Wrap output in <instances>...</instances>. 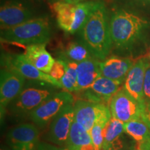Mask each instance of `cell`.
Returning a JSON list of instances; mask_svg holds the SVG:
<instances>
[{
	"instance_id": "cell-16",
	"label": "cell",
	"mask_w": 150,
	"mask_h": 150,
	"mask_svg": "<svg viewBox=\"0 0 150 150\" xmlns=\"http://www.w3.org/2000/svg\"><path fill=\"white\" fill-rule=\"evenodd\" d=\"M135 62L130 58L118 56H108L99 63L101 76L125 82Z\"/></svg>"
},
{
	"instance_id": "cell-2",
	"label": "cell",
	"mask_w": 150,
	"mask_h": 150,
	"mask_svg": "<svg viewBox=\"0 0 150 150\" xmlns=\"http://www.w3.org/2000/svg\"><path fill=\"white\" fill-rule=\"evenodd\" d=\"M81 39L96 59L102 61L112 51L110 17L106 6L98 1L80 30Z\"/></svg>"
},
{
	"instance_id": "cell-30",
	"label": "cell",
	"mask_w": 150,
	"mask_h": 150,
	"mask_svg": "<svg viewBox=\"0 0 150 150\" xmlns=\"http://www.w3.org/2000/svg\"><path fill=\"white\" fill-rule=\"evenodd\" d=\"M131 4H134L135 6H148L150 5V0H127Z\"/></svg>"
},
{
	"instance_id": "cell-18",
	"label": "cell",
	"mask_w": 150,
	"mask_h": 150,
	"mask_svg": "<svg viewBox=\"0 0 150 150\" xmlns=\"http://www.w3.org/2000/svg\"><path fill=\"white\" fill-rule=\"evenodd\" d=\"M24 56L27 61L39 70L50 74L55 59L46 50V44H38L26 47Z\"/></svg>"
},
{
	"instance_id": "cell-9",
	"label": "cell",
	"mask_w": 150,
	"mask_h": 150,
	"mask_svg": "<svg viewBox=\"0 0 150 150\" xmlns=\"http://www.w3.org/2000/svg\"><path fill=\"white\" fill-rule=\"evenodd\" d=\"M39 136V130L35 125L23 123L8 131L6 142L11 150H37Z\"/></svg>"
},
{
	"instance_id": "cell-12",
	"label": "cell",
	"mask_w": 150,
	"mask_h": 150,
	"mask_svg": "<svg viewBox=\"0 0 150 150\" xmlns=\"http://www.w3.org/2000/svg\"><path fill=\"white\" fill-rule=\"evenodd\" d=\"M52 95L47 89L35 88L24 89L9 104V111L18 117L29 115L33 110Z\"/></svg>"
},
{
	"instance_id": "cell-31",
	"label": "cell",
	"mask_w": 150,
	"mask_h": 150,
	"mask_svg": "<svg viewBox=\"0 0 150 150\" xmlns=\"http://www.w3.org/2000/svg\"><path fill=\"white\" fill-rule=\"evenodd\" d=\"M61 1H65V2H67V3L76 4V3L83 2V1H86V0H61Z\"/></svg>"
},
{
	"instance_id": "cell-29",
	"label": "cell",
	"mask_w": 150,
	"mask_h": 150,
	"mask_svg": "<svg viewBox=\"0 0 150 150\" xmlns=\"http://www.w3.org/2000/svg\"><path fill=\"white\" fill-rule=\"evenodd\" d=\"M142 119L147 124L148 127L150 129V104L145 105Z\"/></svg>"
},
{
	"instance_id": "cell-15",
	"label": "cell",
	"mask_w": 150,
	"mask_h": 150,
	"mask_svg": "<svg viewBox=\"0 0 150 150\" xmlns=\"http://www.w3.org/2000/svg\"><path fill=\"white\" fill-rule=\"evenodd\" d=\"M149 62V58L147 57L140 58L135 62L125 79L123 86L131 96L144 106H145L143 93L144 79L146 68Z\"/></svg>"
},
{
	"instance_id": "cell-10",
	"label": "cell",
	"mask_w": 150,
	"mask_h": 150,
	"mask_svg": "<svg viewBox=\"0 0 150 150\" xmlns=\"http://www.w3.org/2000/svg\"><path fill=\"white\" fill-rule=\"evenodd\" d=\"M74 120L82 125L88 131L102 118L111 117L108 105L77 99L74 104Z\"/></svg>"
},
{
	"instance_id": "cell-22",
	"label": "cell",
	"mask_w": 150,
	"mask_h": 150,
	"mask_svg": "<svg viewBox=\"0 0 150 150\" xmlns=\"http://www.w3.org/2000/svg\"><path fill=\"white\" fill-rule=\"evenodd\" d=\"M125 123L123 122L111 117L104 128L102 150L106 149L110 143L125 133Z\"/></svg>"
},
{
	"instance_id": "cell-8",
	"label": "cell",
	"mask_w": 150,
	"mask_h": 150,
	"mask_svg": "<svg viewBox=\"0 0 150 150\" xmlns=\"http://www.w3.org/2000/svg\"><path fill=\"white\" fill-rule=\"evenodd\" d=\"M25 78L18 73L1 67L0 73V116L1 121L11 104L23 91Z\"/></svg>"
},
{
	"instance_id": "cell-28",
	"label": "cell",
	"mask_w": 150,
	"mask_h": 150,
	"mask_svg": "<svg viewBox=\"0 0 150 150\" xmlns=\"http://www.w3.org/2000/svg\"><path fill=\"white\" fill-rule=\"evenodd\" d=\"M37 150H70L66 147H60V146L47 143V142H40Z\"/></svg>"
},
{
	"instance_id": "cell-4",
	"label": "cell",
	"mask_w": 150,
	"mask_h": 150,
	"mask_svg": "<svg viewBox=\"0 0 150 150\" xmlns=\"http://www.w3.org/2000/svg\"><path fill=\"white\" fill-rule=\"evenodd\" d=\"M97 2L86 1L72 4L58 1L52 4L51 8L59 27L65 32L72 34L81 29Z\"/></svg>"
},
{
	"instance_id": "cell-34",
	"label": "cell",
	"mask_w": 150,
	"mask_h": 150,
	"mask_svg": "<svg viewBox=\"0 0 150 150\" xmlns=\"http://www.w3.org/2000/svg\"><path fill=\"white\" fill-rule=\"evenodd\" d=\"M135 150H140V149H137V148H136V149H135Z\"/></svg>"
},
{
	"instance_id": "cell-11",
	"label": "cell",
	"mask_w": 150,
	"mask_h": 150,
	"mask_svg": "<svg viewBox=\"0 0 150 150\" xmlns=\"http://www.w3.org/2000/svg\"><path fill=\"white\" fill-rule=\"evenodd\" d=\"M74 104L65 106L50 122L47 140L55 145L65 147L71 127L74 121Z\"/></svg>"
},
{
	"instance_id": "cell-20",
	"label": "cell",
	"mask_w": 150,
	"mask_h": 150,
	"mask_svg": "<svg viewBox=\"0 0 150 150\" xmlns=\"http://www.w3.org/2000/svg\"><path fill=\"white\" fill-rule=\"evenodd\" d=\"M91 143L93 142L89 131L74 120L71 127L65 147L70 150H79L82 146Z\"/></svg>"
},
{
	"instance_id": "cell-13",
	"label": "cell",
	"mask_w": 150,
	"mask_h": 150,
	"mask_svg": "<svg viewBox=\"0 0 150 150\" xmlns=\"http://www.w3.org/2000/svg\"><path fill=\"white\" fill-rule=\"evenodd\" d=\"M123 83L120 81L110 79L100 76L95 81L91 87L81 92L83 93V98L81 99L108 105L111 97L120 89Z\"/></svg>"
},
{
	"instance_id": "cell-19",
	"label": "cell",
	"mask_w": 150,
	"mask_h": 150,
	"mask_svg": "<svg viewBox=\"0 0 150 150\" xmlns=\"http://www.w3.org/2000/svg\"><path fill=\"white\" fill-rule=\"evenodd\" d=\"M125 133L136 142L137 149L150 150V129L143 120H135L125 123Z\"/></svg>"
},
{
	"instance_id": "cell-33",
	"label": "cell",
	"mask_w": 150,
	"mask_h": 150,
	"mask_svg": "<svg viewBox=\"0 0 150 150\" xmlns=\"http://www.w3.org/2000/svg\"><path fill=\"white\" fill-rule=\"evenodd\" d=\"M1 150H6V149H4V148H1Z\"/></svg>"
},
{
	"instance_id": "cell-14",
	"label": "cell",
	"mask_w": 150,
	"mask_h": 150,
	"mask_svg": "<svg viewBox=\"0 0 150 150\" xmlns=\"http://www.w3.org/2000/svg\"><path fill=\"white\" fill-rule=\"evenodd\" d=\"M33 13L27 6L18 1H9L0 8L1 30L8 29L32 19Z\"/></svg>"
},
{
	"instance_id": "cell-21",
	"label": "cell",
	"mask_w": 150,
	"mask_h": 150,
	"mask_svg": "<svg viewBox=\"0 0 150 150\" xmlns=\"http://www.w3.org/2000/svg\"><path fill=\"white\" fill-rule=\"evenodd\" d=\"M95 56L84 43L81 41H71L67 43L64 50V58L62 59L80 63Z\"/></svg>"
},
{
	"instance_id": "cell-32",
	"label": "cell",
	"mask_w": 150,
	"mask_h": 150,
	"mask_svg": "<svg viewBox=\"0 0 150 150\" xmlns=\"http://www.w3.org/2000/svg\"><path fill=\"white\" fill-rule=\"evenodd\" d=\"M149 61H150V50H149Z\"/></svg>"
},
{
	"instance_id": "cell-26",
	"label": "cell",
	"mask_w": 150,
	"mask_h": 150,
	"mask_svg": "<svg viewBox=\"0 0 150 150\" xmlns=\"http://www.w3.org/2000/svg\"><path fill=\"white\" fill-rule=\"evenodd\" d=\"M143 93L145 105L150 104V62L148 63L145 73Z\"/></svg>"
},
{
	"instance_id": "cell-1",
	"label": "cell",
	"mask_w": 150,
	"mask_h": 150,
	"mask_svg": "<svg viewBox=\"0 0 150 150\" xmlns=\"http://www.w3.org/2000/svg\"><path fill=\"white\" fill-rule=\"evenodd\" d=\"M150 29V21L124 9L114 11L110 17L112 50L131 52L145 40Z\"/></svg>"
},
{
	"instance_id": "cell-7",
	"label": "cell",
	"mask_w": 150,
	"mask_h": 150,
	"mask_svg": "<svg viewBox=\"0 0 150 150\" xmlns=\"http://www.w3.org/2000/svg\"><path fill=\"white\" fill-rule=\"evenodd\" d=\"M74 102V97L70 92H59L48 97L29 116L34 125L43 128L52 121L54 116L65 106Z\"/></svg>"
},
{
	"instance_id": "cell-24",
	"label": "cell",
	"mask_w": 150,
	"mask_h": 150,
	"mask_svg": "<svg viewBox=\"0 0 150 150\" xmlns=\"http://www.w3.org/2000/svg\"><path fill=\"white\" fill-rule=\"evenodd\" d=\"M111 117L102 118L94 125L93 128L90 131L92 142L95 150H102L104 142V131L105 126Z\"/></svg>"
},
{
	"instance_id": "cell-3",
	"label": "cell",
	"mask_w": 150,
	"mask_h": 150,
	"mask_svg": "<svg viewBox=\"0 0 150 150\" xmlns=\"http://www.w3.org/2000/svg\"><path fill=\"white\" fill-rule=\"evenodd\" d=\"M51 38L47 18H32L11 29L1 30V40L24 45L47 44Z\"/></svg>"
},
{
	"instance_id": "cell-6",
	"label": "cell",
	"mask_w": 150,
	"mask_h": 150,
	"mask_svg": "<svg viewBox=\"0 0 150 150\" xmlns=\"http://www.w3.org/2000/svg\"><path fill=\"white\" fill-rule=\"evenodd\" d=\"M108 106L111 117L124 123L142 119L145 109V106L131 96L123 86L111 97Z\"/></svg>"
},
{
	"instance_id": "cell-23",
	"label": "cell",
	"mask_w": 150,
	"mask_h": 150,
	"mask_svg": "<svg viewBox=\"0 0 150 150\" xmlns=\"http://www.w3.org/2000/svg\"><path fill=\"white\" fill-rule=\"evenodd\" d=\"M77 67L76 62L66 61V71L60 81L64 91L70 93L77 91Z\"/></svg>"
},
{
	"instance_id": "cell-25",
	"label": "cell",
	"mask_w": 150,
	"mask_h": 150,
	"mask_svg": "<svg viewBox=\"0 0 150 150\" xmlns=\"http://www.w3.org/2000/svg\"><path fill=\"white\" fill-rule=\"evenodd\" d=\"M65 71H66V61L62 59H56L55 60V63L52 67L50 75L60 81L64 76Z\"/></svg>"
},
{
	"instance_id": "cell-5",
	"label": "cell",
	"mask_w": 150,
	"mask_h": 150,
	"mask_svg": "<svg viewBox=\"0 0 150 150\" xmlns=\"http://www.w3.org/2000/svg\"><path fill=\"white\" fill-rule=\"evenodd\" d=\"M1 67L18 73L25 79L40 81L54 87L63 88L60 81L33 66L27 61L24 54H4L1 56Z\"/></svg>"
},
{
	"instance_id": "cell-27",
	"label": "cell",
	"mask_w": 150,
	"mask_h": 150,
	"mask_svg": "<svg viewBox=\"0 0 150 150\" xmlns=\"http://www.w3.org/2000/svg\"><path fill=\"white\" fill-rule=\"evenodd\" d=\"M104 150H129L125 143L122 136L119 137L112 143H110L106 149Z\"/></svg>"
},
{
	"instance_id": "cell-17",
	"label": "cell",
	"mask_w": 150,
	"mask_h": 150,
	"mask_svg": "<svg viewBox=\"0 0 150 150\" xmlns=\"http://www.w3.org/2000/svg\"><path fill=\"white\" fill-rule=\"evenodd\" d=\"M99 63L100 61L94 57L78 63L76 93L87 90L101 76Z\"/></svg>"
}]
</instances>
